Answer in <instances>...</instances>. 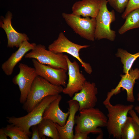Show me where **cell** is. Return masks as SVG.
Returning a JSON list of instances; mask_svg holds the SVG:
<instances>
[{"instance_id":"cell-5","label":"cell","mask_w":139,"mask_h":139,"mask_svg":"<svg viewBox=\"0 0 139 139\" xmlns=\"http://www.w3.org/2000/svg\"><path fill=\"white\" fill-rule=\"evenodd\" d=\"M100 10L95 18V39L100 40L105 39L113 41L116 37V32L111 29L110 24L115 20V12L114 10H108L107 0H100Z\"/></svg>"},{"instance_id":"cell-16","label":"cell","mask_w":139,"mask_h":139,"mask_svg":"<svg viewBox=\"0 0 139 139\" xmlns=\"http://www.w3.org/2000/svg\"><path fill=\"white\" fill-rule=\"evenodd\" d=\"M36 45L34 43H30L28 41L24 42L18 49L2 64L1 68L5 74L8 76L12 75L17 64L28 52L34 49Z\"/></svg>"},{"instance_id":"cell-20","label":"cell","mask_w":139,"mask_h":139,"mask_svg":"<svg viewBox=\"0 0 139 139\" xmlns=\"http://www.w3.org/2000/svg\"><path fill=\"white\" fill-rule=\"evenodd\" d=\"M121 139H139V126L131 117L128 116L121 130Z\"/></svg>"},{"instance_id":"cell-14","label":"cell","mask_w":139,"mask_h":139,"mask_svg":"<svg viewBox=\"0 0 139 139\" xmlns=\"http://www.w3.org/2000/svg\"><path fill=\"white\" fill-rule=\"evenodd\" d=\"M12 15L8 11L5 17L1 16L0 27L3 28L6 33L7 40V47L13 48H19L24 41L29 40V39L27 35L24 33H19L13 27L12 24Z\"/></svg>"},{"instance_id":"cell-26","label":"cell","mask_w":139,"mask_h":139,"mask_svg":"<svg viewBox=\"0 0 139 139\" xmlns=\"http://www.w3.org/2000/svg\"><path fill=\"white\" fill-rule=\"evenodd\" d=\"M32 131L31 139H41L37 125L32 126L31 127Z\"/></svg>"},{"instance_id":"cell-15","label":"cell","mask_w":139,"mask_h":139,"mask_svg":"<svg viewBox=\"0 0 139 139\" xmlns=\"http://www.w3.org/2000/svg\"><path fill=\"white\" fill-rule=\"evenodd\" d=\"M69 115L65 125L61 126L55 123L59 133L60 139H73L74 134L73 128L75 123V117L77 112L79 110L78 102L72 99L68 100Z\"/></svg>"},{"instance_id":"cell-29","label":"cell","mask_w":139,"mask_h":139,"mask_svg":"<svg viewBox=\"0 0 139 139\" xmlns=\"http://www.w3.org/2000/svg\"><path fill=\"white\" fill-rule=\"evenodd\" d=\"M7 136L3 128H1L0 129V139H7Z\"/></svg>"},{"instance_id":"cell-21","label":"cell","mask_w":139,"mask_h":139,"mask_svg":"<svg viewBox=\"0 0 139 139\" xmlns=\"http://www.w3.org/2000/svg\"><path fill=\"white\" fill-rule=\"evenodd\" d=\"M116 55L117 57L120 58L121 62L123 65V72L127 74L131 68L134 61L139 57V51L132 54L126 50L119 48Z\"/></svg>"},{"instance_id":"cell-2","label":"cell","mask_w":139,"mask_h":139,"mask_svg":"<svg viewBox=\"0 0 139 139\" xmlns=\"http://www.w3.org/2000/svg\"><path fill=\"white\" fill-rule=\"evenodd\" d=\"M63 89L62 86L53 85L42 77L38 76L32 84L22 108L28 113L45 97L59 94L63 92Z\"/></svg>"},{"instance_id":"cell-4","label":"cell","mask_w":139,"mask_h":139,"mask_svg":"<svg viewBox=\"0 0 139 139\" xmlns=\"http://www.w3.org/2000/svg\"><path fill=\"white\" fill-rule=\"evenodd\" d=\"M108 111L106 127L109 136L121 139V130L128 117L129 111L133 109L132 104L124 105L111 103L105 105Z\"/></svg>"},{"instance_id":"cell-24","label":"cell","mask_w":139,"mask_h":139,"mask_svg":"<svg viewBox=\"0 0 139 139\" xmlns=\"http://www.w3.org/2000/svg\"><path fill=\"white\" fill-rule=\"evenodd\" d=\"M110 5L116 12L121 13L124 11L129 0H107Z\"/></svg>"},{"instance_id":"cell-31","label":"cell","mask_w":139,"mask_h":139,"mask_svg":"<svg viewBox=\"0 0 139 139\" xmlns=\"http://www.w3.org/2000/svg\"><path fill=\"white\" fill-rule=\"evenodd\" d=\"M137 100L138 101H139V92L137 94Z\"/></svg>"},{"instance_id":"cell-9","label":"cell","mask_w":139,"mask_h":139,"mask_svg":"<svg viewBox=\"0 0 139 139\" xmlns=\"http://www.w3.org/2000/svg\"><path fill=\"white\" fill-rule=\"evenodd\" d=\"M19 73L13 78V83L18 85L20 92L19 101L23 104L26 101L32 84L38 76L35 69L22 63H20Z\"/></svg>"},{"instance_id":"cell-11","label":"cell","mask_w":139,"mask_h":139,"mask_svg":"<svg viewBox=\"0 0 139 139\" xmlns=\"http://www.w3.org/2000/svg\"><path fill=\"white\" fill-rule=\"evenodd\" d=\"M64 55L68 65V80L66 86L63 88V93L72 97L81 90L86 79L80 72L78 63L75 60L71 62L68 56Z\"/></svg>"},{"instance_id":"cell-1","label":"cell","mask_w":139,"mask_h":139,"mask_svg":"<svg viewBox=\"0 0 139 139\" xmlns=\"http://www.w3.org/2000/svg\"><path fill=\"white\" fill-rule=\"evenodd\" d=\"M107 117L99 109L94 107L82 110L75 116V131L89 134H101L100 127H106Z\"/></svg>"},{"instance_id":"cell-7","label":"cell","mask_w":139,"mask_h":139,"mask_svg":"<svg viewBox=\"0 0 139 139\" xmlns=\"http://www.w3.org/2000/svg\"><path fill=\"white\" fill-rule=\"evenodd\" d=\"M62 16L67 24L81 37L93 41L95 39V18L82 17L73 13H63Z\"/></svg>"},{"instance_id":"cell-13","label":"cell","mask_w":139,"mask_h":139,"mask_svg":"<svg viewBox=\"0 0 139 139\" xmlns=\"http://www.w3.org/2000/svg\"><path fill=\"white\" fill-rule=\"evenodd\" d=\"M98 93L95 83L86 81L81 90L75 94L72 99L78 102L80 111L94 107L98 101Z\"/></svg>"},{"instance_id":"cell-28","label":"cell","mask_w":139,"mask_h":139,"mask_svg":"<svg viewBox=\"0 0 139 139\" xmlns=\"http://www.w3.org/2000/svg\"><path fill=\"white\" fill-rule=\"evenodd\" d=\"M128 114H129L135 120L139 126V118L135 110L133 109L130 110L129 111Z\"/></svg>"},{"instance_id":"cell-23","label":"cell","mask_w":139,"mask_h":139,"mask_svg":"<svg viewBox=\"0 0 139 139\" xmlns=\"http://www.w3.org/2000/svg\"><path fill=\"white\" fill-rule=\"evenodd\" d=\"M11 139H29V137L21 128L12 124L2 128Z\"/></svg>"},{"instance_id":"cell-18","label":"cell","mask_w":139,"mask_h":139,"mask_svg":"<svg viewBox=\"0 0 139 139\" xmlns=\"http://www.w3.org/2000/svg\"><path fill=\"white\" fill-rule=\"evenodd\" d=\"M62 99L59 94L58 98L51 102L46 109L43 118L52 120L61 126L65 125L69 115V111L63 112L60 108L59 104Z\"/></svg>"},{"instance_id":"cell-8","label":"cell","mask_w":139,"mask_h":139,"mask_svg":"<svg viewBox=\"0 0 139 139\" xmlns=\"http://www.w3.org/2000/svg\"><path fill=\"white\" fill-rule=\"evenodd\" d=\"M24 56L25 58H34L39 63L53 68H63L68 71V65L65 55L63 53H55L46 49L41 44L36 45L34 49Z\"/></svg>"},{"instance_id":"cell-19","label":"cell","mask_w":139,"mask_h":139,"mask_svg":"<svg viewBox=\"0 0 139 139\" xmlns=\"http://www.w3.org/2000/svg\"><path fill=\"white\" fill-rule=\"evenodd\" d=\"M37 125L41 138L46 136L53 139H60L55 123L52 120L43 119Z\"/></svg>"},{"instance_id":"cell-3","label":"cell","mask_w":139,"mask_h":139,"mask_svg":"<svg viewBox=\"0 0 139 139\" xmlns=\"http://www.w3.org/2000/svg\"><path fill=\"white\" fill-rule=\"evenodd\" d=\"M59 94L45 97L27 115L18 117H7V121L10 124L21 128L30 137L31 134L30 131V128L32 126L37 125L43 119L46 109L51 102L58 98Z\"/></svg>"},{"instance_id":"cell-27","label":"cell","mask_w":139,"mask_h":139,"mask_svg":"<svg viewBox=\"0 0 139 139\" xmlns=\"http://www.w3.org/2000/svg\"><path fill=\"white\" fill-rule=\"evenodd\" d=\"M89 134L85 132L75 131L73 139H88L89 137L88 135Z\"/></svg>"},{"instance_id":"cell-6","label":"cell","mask_w":139,"mask_h":139,"mask_svg":"<svg viewBox=\"0 0 139 139\" xmlns=\"http://www.w3.org/2000/svg\"><path fill=\"white\" fill-rule=\"evenodd\" d=\"M90 46L89 45H81L72 42L61 32L59 33L57 38L49 45L48 49L56 54L66 53L72 55L78 60L86 73L91 74L92 70L90 64L83 61L79 54L81 49Z\"/></svg>"},{"instance_id":"cell-10","label":"cell","mask_w":139,"mask_h":139,"mask_svg":"<svg viewBox=\"0 0 139 139\" xmlns=\"http://www.w3.org/2000/svg\"><path fill=\"white\" fill-rule=\"evenodd\" d=\"M120 76L121 80L117 86L108 93L106 98L103 102L105 105L111 103L110 100L111 97L119 93L121 88L122 90L126 91L127 101L133 102L135 101L133 88L135 81L139 79V69L131 68L128 73L121 75Z\"/></svg>"},{"instance_id":"cell-12","label":"cell","mask_w":139,"mask_h":139,"mask_svg":"<svg viewBox=\"0 0 139 139\" xmlns=\"http://www.w3.org/2000/svg\"><path fill=\"white\" fill-rule=\"evenodd\" d=\"M32 61L38 76L42 77L54 85L66 86L67 70L46 65L35 59L33 58Z\"/></svg>"},{"instance_id":"cell-22","label":"cell","mask_w":139,"mask_h":139,"mask_svg":"<svg viewBox=\"0 0 139 139\" xmlns=\"http://www.w3.org/2000/svg\"><path fill=\"white\" fill-rule=\"evenodd\" d=\"M125 19L124 23L118 31L120 34L131 29L139 28V8L131 12Z\"/></svg>"},{"instance_id":"cell-25","label":"cell","mask_w":139,"mask_h":139,"mask_svg":"<svg viewBox=\"0 0 139 139\" xmlns=\"http://www.w3.org/2000/svg\"><path fill=\"white\" fill-rule=\"evenodd\" d=\"M139 8V0H129L127 6L121 15V17L125 19L127 15L131 12Z\"/></svg>"},{"instance_id":"cell-17","label":"cell","mask_w":139,"mask_h":139,"mask_svg":"<svg viewBox=\"0 0 139 139\" xmlns=\"http://www.w3.org/2000/svg\"><path fill=\"white\" fill-rule=\"evenodd\" d=\"M100 0L77 1L72 6V13L82 17L96 18L100 10Z\"/></svg>"},{"instance_id":"cell-30","label":"cell","mask_w":139,"mask_h":139,"mask_svg":"<svg viewBox=\"0 0 139 139\" xmlns=\"http://www.w3.org/2000/svg\"><path fill=\"white\" fill-rule=\"evenodd\" d=\"M135 111L139 114V106H136L134 107Z\"/></svg>"}]
</instances>
